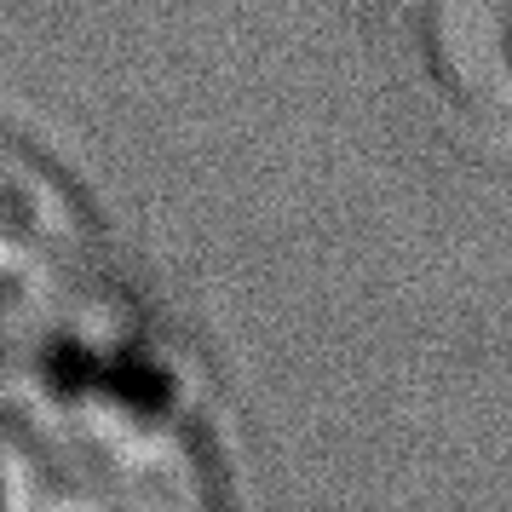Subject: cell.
Masks as SVG:
<instances>
[{
  "label": "cell",
  "mask_w": 512,
  "mask_h": 512,
  "mask_svg": "<svg viewBox=\"0 0 512 512\" xmlns=\"http://www.w3.org/2000/svg\"><path fill=\"white\" fill-rule=\"evenodd\" d=\"M219 461L162 334L110 294L0 392V507H208Z\"/></svg>",
  "instance_id": "obj_1"
},
{
  "label": "cell",
  "mask_w": 512,
  "mask_h": 512,
  "mask_svg": "<svg viewBox=\"0 0 512 512\" xmlns=\"http://www.w3.org/2000/svg\"><path fill=\"white\" fill-rule=\"evenodd\" d=\"M116 294L104 219L35 139L0 127V392Z\"/></svg>",
  "instance_id": "obj_2"
},
{
  "label": "cell",
  "mask_w": 512,
  "mask_h": 512,
  "mask_svg": "<svg viewBox=\"0 0 512 512\" xmlns=\"http://www.w3.org/2000/svg\"><path fill=\"white\" fill-rule=\"evenodd\" d=\"M420 52L443 104L512 144V0H420Z\"/></svg>",
  "instance_id": "obj_3"
}]
</instances>
